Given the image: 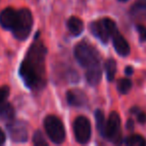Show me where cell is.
Here are the masks:
<instances>
[{
    "label": "cell",
    "instance_id": "cell-1",
    "mask_svg": "<svg viewBox=\"0 0 146 146\" xmlns=\"http://www.w3.org/2000/svg\"><path fill=\"white\" fill-rule=\"evenodd\" d=\"M46 46L37 35L19 68V74L24 84L34 92L40 91L46 85Z\"/></svg>",
    "mask_w": 146,
    "mask_h": 146
},
{
    "label": "cell",
    "instance_id": "cell-2",
    "mask_svg": "<svg viewBox=\"0 0 146 146\" xmlns=\"http://www.w3.org/2000/svg\"><path fill=\"white\" fill-rule=\"evenodd\" d=\"M0 25L4 29L10 30L18 40H25L32 29L33 16L29 9L15 10L9 7L0 13Z\"/></svg>",
    "mask_w": 146,
    "mask_h": 146
},
{
    "label": "cell",
    "instance_id": "cell-3",
    "mask_svg": "<svg viewBox=\"0 0 146 146\" xmlns=\"http://www.w3.org/2000/svg\"><path fill=\"white\" fill-rule=\"evenodd\" d=\"M74 55L78 63L85 69L100 64V54L98 50L85 41H81L76 45Z\"/></svg>",
    "mask_w": 146,
    "mask_h": 146
},
{
    "label": "cell",
    "instance_id": "cell-4",
    "mask_svg": "<svg viewBox=\"0 0 146 146\" xmlns=\"http://www.w3.org/2000/svg\"><path fill=\"white\" fill-rule=\"evenodd\" d=\"M90 29L96 38L99 39L102 43L106 44L112 37L113 33L117 30V26L112 19L106 17V18H102L92 22L90 24Z\"/></svg>",
    "mask_w": 146,
    "mask_h": 146
},
{
    "label": "cell",
    "instance_id": "cell-5",
    "mask_svg": "<svg viewBox=\"0 0 146 146\" xmlns=\"http://www.w3.org/2000/svg\"><path fill=\"white\" fill-rule=\"evenodd\" d=\"M44 128L49 139L55 144H61L65 140L66 132L62 121L55 115H48L44 119Z\"/></svg>",
    "mask_w": 146,
    "mask_h": 146
},
{
    "label": "cell",
    "instance_id": "cell-6",
    "mask_svg": "<svg viewBox=\"0 0 146 146\" xmlns=\"http://www.w3.org/2000/svg\"><path fill=\"white\" fill-rule=\"evenodd\" d=\"M105 139L115 144H120L122 142L121 133V119L117 112H111L106 121L105 132L104 136Z\"/></svg>",
    "mask_w": 146,
    "mask_h": 146
},
{
    "label": "cell",
    "instance_id": "cell-7",
    "mask_svg": "<svg viewBox=\"0 0 146 146\" xmlns=\"http://www.w3.org/2000/svg\"><path fill=\"white\" fill-rule=\"evenodd\" d=\"M73 131L78 143H88L91 138V124L89 119L85 116H78L73 123Z\"/></svg>",
    "mask_w": 146,
    "mask_h": 146
},
{
    "label": "cell",
    "instance_id": "cell-8",
    "mask_svg": "<svg viewBox=\"0 0 146 146\" xmlns=\"http://www.w3.org/2000/svg\"><path fill=\"white\" fill-rule=\"evenodd\" d=\"M7 129H8L10 138L15 142H25L28 137V132H27L26 125L23 121H14L12 120L7 124Z\"/></svg>",
    "mask_w": 146,
    "mask_h": 146
},
{
    "label": "cell",
    "instance_id": "cell-9",
    "mask_svg": "<svg viewBox=\"0 0 146 146\" xmlns=\"http://www.w3.org/2000/svg\"><path fill=\"white\" fill-rule=\"evenodd\" d=\"M66 100L69 105L74 107H83L87 104V95L80 89H70L66 93Z\"/></svg>",
    "mask_w": 146,
    "mask_h": 146
},
{
    "label": "cell",
    "instance_id": "cell-10",
    "mask_svg": "<svg viewBox=\"0 0 146 146\" xmlns=\"http://www.w3.org/2000/svg\"><path fill=\"white\" fill-rule=\"evenodd\" d=\"M111 38H112V41H113V46H114V48H115L116 52H117L120 56H123V57L128 56L130 53V46H129V44H128L127 40L124 38L123 35L120 34L118 29L113 33Z\"/></svg>",
    "mask_w": 146,
    "mask_h": 146
},
{
    "label": "cell",
    "instance_id": "cell-11",
    "mask_svg": "<svg viewBox=\"0 0 146 146\" xmlns=\"http://www.w3.org/2000/svg\"><path fill=\"white\" fill-rule=\"evenodd\" d=\"M85 77L89 85L96 86L97 84H99L100 80H101V77H102V70H101L100 64L89 67V68L86 69Z\"/></svg>",
    "mask_w": 146,
    "mask_h": 146
},
{
    "label": "cell",
    "instance_id": "cell-12",
    "mask_svg": "<svg viewBox=\"0 0 146 146\" xmlns=\"http://www.w3.org/2000/svg\"><path fill=\"white\" fill-rule=\"evenodd\" d=\"M67 28L73 36H78L84 30L83 21L76 16H72L67 21Z\"/></svg>",
    "mask_w": 146,
    "mask_h": 146
},
{
    "label": "cell",
    "instance_id": "cell-13",
    "mask_svg": "<svg viewBox=\"0 0 146 146\" xmlns=\"http://www.w3.org/2000/svg\"><path fill=\"white\" fill-rule=\"evenodd\" d=\"M13 119H14V108L10 103L6 102L0 107V120L9 123Z\"/></svg>",
    "mask_w": 146,
    "mask_h": 146
},
{
    "label": "cell",
    "instance_id": "cell-14",
    "mask_svg": "<svg viewBox=\"0 0 146 146\" xmlns=\"http://www.w3.org/2000/svg\"><path fill=\"white\" fill-rule=\"evenodd\" d=\"M104 69L108 81H113L116 74V61L112 58L107 59L104 63Z\"/></svg>",
    "mask_w": 146,
    "mask_h": 146
},
{
    "label": "cell",
    "instance_id": "cell-15",
    "mask_svg": "<svg viewBox=\"0 0 146 146\" xmlns=\"http://www.w3.org/2000/svg\"><path fill=\"white\" fill-rule=\"evenodd\" d=\"M95 120H96V128H97L100 135L103 137L104 132H105L106 120H105V116H104V113L102 110L97 109L95 111Z\"/></svg>",
    "mask_w": 146,
    "mask_h": 146
},
{
    "label": "cell",
    "instance_id": "cell-16",
    "mask_svg": "<svg viewBox=\"0 0 146 146\" xmlns=\"http://www.w3.org/2000/svg\"><path fill=\"white\" fill-rule=\"evenodd\" d=\"M125 143L129 146H145L146 139L139 134H133L126 138Z\"/></svg>",
    "mask_w": 146,
    "mask_h": 146
},
{
    "label": "cell",
    "instance_id": "cell-17",
    "mask_svg": "<svg viewBox=\"0 0 146 146\" xmlns=\"http://www.w3.org/2000/svg\"><path fill=\"white\" fill-rule=\"evenodd\" d=\"M132 87V82L128 78H121L118 80L117 82V90L119 91V93L121 94H126L129 92V90Z\"/></svg>",
    "mask_w": 146,
    "mask_h": 146
},
{
    "label": "cell",
    "instance_id": "cell-18",
    "mask_svg": "<svg viewBox=\"0 0 146 146\" xmlns=\"http://www.w3.org/2000/svg\"><path fill=\"white\" fill-rule=\"evenodd\" d=\"M131 114L136 116L137 118V121L141 124H145L146 123V113L143 112L141 109H139L138 107H133L131 110H130Z\"/></svg>",
    "mask_w": 146,
    "mask_h": 146
},
{
    "label": "cell",
    "instance_id": "cell-19",
    "mask_svg": "<svg viewBox=\"0 0 146 146\" xmlns=\"http://www.w3.org/2000/svg\"><path fill=\"white\" fill-rule=\"evenodd\" d=\"M33 143L36 146H43L47 145V141L43 137L42 133L40 131H36L33 135Z\"/></svg>",
    "mask_w": 146,
    "mask_h": 146
},
{
    "label": "cell",
    "instance_id": "cell-20",
    "mask_svg": "<svg viewBox=\"0 0 146 146\" xmlns=\"http://www.w3.org/2000/svg\"><path fill=\"white\" fill-rule=\"evenodd\" d=\"M10 93V88L8 86H1L0 87V107L4 103H6V99Z\"/></svg>",
    "mask_w": 146,
    "mask_h": 146
},
{
    "label": "cell",
    "instance_id": "cell-21",
    "mask_svg": "<svg viewBox=\"0 0 146 146\" xmlns=\"http://www.w3.org/2000/svg\"><path fill=\"white\" fill-rule=\"evenodd\" d=\"M137 31L139 33V39L142 42H146V26L137 25Z\"/></svg>",
    "mask_w": 146,
    "mask_h": 146
},
{
    "label": "cell",
    "instance_id": "cell-22",
    "mask_svg": "<svg viewBox=\"0 0 146 146\" xmlns=\"http://www.w3.org/2000/svg\"><path fill=\"white\" fill-rule=\"evenodd\" d=\"M5 139H6V136H5V133L3 132V130L0 128V145L4 144Z\"/></svg>",
    "mask_w": 146,
    "mask_h": 146
},
{
    "label": "cell",
    "instance_id": "cell-23",
    "mask_svg": "<svg viewBox=\"0 0 146 146\" xmlns=\"http://www.w3.org/2000/svg\"><path fill=\"white\" fill-rule=\"evenodd\" d=\"M126 127L128 128L129 130H133L134 129V122L132 119H129L127 121V124H126Z\"/></svg>",
    "mask_w": 146,
    "mask_h": 146
},
{
    "label": "cell",
    "instance_id": "cell-24",
    "mask_svg": "<svg viewBox=\"0 0 146 146\" xmlns=\"http://www.w3.org/2000/svg\"><path fill=\"white\" fill-rule=\"evenodd\" d=\"M125 74L126 75H132L133 74V68L132 66H127L125 68Z\"/></svg>",
    "mask_w": 146,
    "mask_h": 146
},
{
    "label": "cell",
    "instance_id": "cell-25",
    "mask_svg": "<svg viewBox=\"0 0 146 146\" xmlns=\"http://www.w3.org/2000/svg\"><path fill=\"white\" fill-rule=\"evenodd\" d=\"M118 1H120V2H126L127 0H118Z\"/></svg>",
    "mask_w": 146,
    "mask_h": 146
}]
</instances>
